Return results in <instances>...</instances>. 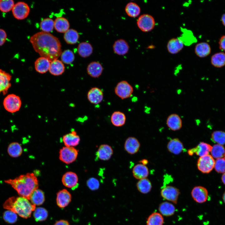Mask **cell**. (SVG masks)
Returning a JSON list of instances; mask_svg holds the SVG:
<instances>
[{
	"label": "cell",
	"instance_id": "14",
	"mask_svg": "<svg viewBox=\"0 0 225 225\" xmlns=\"http://www.w3.org/2000/svg\"><path fill=\"white\" fill-rule=\"evenodd\" d=\"M12 76L9 73L0 69V94L5 95L11 86Z\"/></svg>",
	"mask_w": 225,
	"mask_h": 225
},
{
	"label": "cell",
	"instance_id": "20",
	"mask_svg": "<svg viewBox=\"0 0 225 225\" xmlns=\"http://www.w3.org/2000/svg\"><path fill=\"white\" fill-rule=\"evenodd\" d=\"M140 146V143L137 138L133 137H129L126 139L124 147L128 153L133 154L138 151Z\"/></svg>",
	"mask_w": 225,
	"mask_h": 225
},
{
	"label": "cell",
	"instance_id": "25",
	"mask_svg": "<svg viewBox=\"0 0 225 225\" xmlns=\"http://www.w3.org/2000/svg\"><path fill=\"white\" fill-rule=\"evenodd\" d=\"M113 48L115 53L118 55H123L128 53L129 50V46L125 40L119 39L114 42Z\"/></svg>",
	"mask_w": 225,
	"mask_h": 225
},
{
	"label": "cell",
	"instance_id": "34",
	"mask_svg": "<svg viewBox=\"0 0 225 225\" xmlns=\"http://www.w3.org/2000/svg\"><path fill=\"white\" fill-rule=\"evenodd\" d=\"M212 64L216 68H221L225 65V53L219 52L213 54L211 57Z\"/></svg>",
	"mask_w": 225,
	"mask_h": 225
},
{
	"label": "cell",
	"instance_id": "21",
	"mask_svg": "<svg viewBox=\"0 0 225 225\" xmlns=\"http://www.w3.org/2000/svg\"><path fill=\"white\" fill-rule=\"evenodd\" d=\"M51 62L48 58L40 57L36 59L34 63L35 70L38 72L43 74L49 71Z\"/></svg>",
	"mask_w": 225,
	"mask_h": 225
},
{
	"label": "cell",
	"instance_id": "37",
	"mask_svg": "<svg viewBox=\"0 0 225 225\" xmlns=\"http://www.w3.org/2000/svg\"><path fill=\"white\" fill-rule=\"evenodd\" d=\"M138 190L143 194L149 192L152 188V185L149 180L145 178L139 180L137 184Z\"/></svg>",
	"mask_w": 225,
	"mask_h": 225
},
{
	"label": "cell",
	"instance_id": "43",
	"mask_svg": "<svg viewBox=\"0 0 225 225\" xmlns=\"http://www.w3.org/2000/svg\"><path fill=\"white\" fill-rule=\"evenodd\" d=\"M212 141L221 145L225 144V132L221 131L213 132L211 135Z\"/></svg>",
	"mask_w": 225,
	"mask_h": 225
},
{
	"label": "cell",
	"instance_id": "39",
	"mask_svg": "<svg viewBox=\"0 0 225 225\" xmlns=\"http://www.w3.org/2000/svg\"><path fill=\"white\" fill-rule=\"evenodd\" d=\"M164 219L162 214L159 213L154 212L148 217L147 225H162Z\"/></svg>",
	"mask_w": 225,
	"mask_h": 225
},
{
	"label": "cell",
	"instance_id": "40",
	"mask_svg": "<svg viewBox=\"0 0 225 225\" xmlns=\"http://www.w3.org/2000/svg\"><path fill=\"white\" fill-rule=\"evenodd\" d=\"M210 152L212 157L217 159L225 156V149L222 145L216 144L212 147Z\"/></svg>",
	"mask_w": 225,
	"mask_h": 225
},
{
	"label": "cell",
	"instance_id": "46",
	"mask_svg": "<svg viewBox=\"0 0 225 225\" xmlns=\"http://www.w3.org/2000/svg\"><path fill=\"white\" fill-rule=\"evenodd\" d=\"M3 218L6 222L10 224L15 223L18 219L17 214L9 210L6 211L4 212Z\"/></svg>",
	"mask_w": 225,
	"mask_h": 225
},
{
	"label": "cell",
	"instance_id": "26",
	"mask_svg": "<svg viewBox=\"0 0 225 225\" xmlns=\"http://www.w3.org/2000/svg\"><path fill=\"white\" fill-rule=\"evenodd\" d=\"M132 173L134 177L138 179L146 178L149 174L148 167L142 164L136 165L132 169Z\"/></svg>",
	"mask_w": 225,
	"mask_h": 225
},
{
	"label": "cell",
	"instance_id": "31",
	"mask_svg": "<svg viewBox=\"0 0 225 225\" xmlns=\"http://www.w3.org/2000/svg\"><path fill=\"white\" fill-rule=\"evenodd\" d=\"M29 200L35 206L42 204L45 201L43 192L41 190L37 189L34 190L31 195Z\"/></svg>",
	"mask_w": 225,
	"mask_h": 225
},
{
	"label": "cell",
	"instance_id": "12",
	"mask_svg": "<svg viewBox=\"0 0 225 225\" xmlns=\"http://www.w3.org/2000/svg\"><path fill=\"white\" fill-rule=\"evenodd\" d=\"M212 147L206 143L201 142L195 147L189 149L188 151L189 155L192 156L194 153L200 157L208 155L211 152Z\"/></svg>",
	"mask_w": 225,
	"mask_h": 225
},
{
	"label": "cell",
	"instance_id": "9",
	"mask_svg": "<svg viewBox=\"0 0 225 225\" xmlns=\"http://www.w3.org/2000/svg\"><path fill=\"white\" fill-rule=\"evenodd\" d=\"M30 8L28 5L23 2H19L14 4L12 10L14 17L18 20H22L28 16Z\"/></svg>",
	"mask_w": 225,
	"mask_h": 225
},
{
	"label": "cell",
	"instance_id": "4",
	"mask_svg": "<svg viewBox=\"0 0 225 225\" xmlns=\"http://www.w3.org/2000/svg\"><path fill=\"white\" fill-rule=\"evenodd\" d=\"M21 104L22 102L20 97L13 94L7 95L3 101L4 108L11 113L19 111Z\"/></svg>",
	"mask_w": 225,
	"mask_h": 225
},
{
	"label": "cell",
	"instance_id": "48",
	"mask_svg": "<svg viewBox=\"0 0 225 225\" xmlns=\"http://www.w3.org/2000/svg\"><path fill=\"white\" fill-rule=\"evenodd\" d=\"M88 187L92 190H96L99 188L100 184L97 178L92 177L88 179L87 182Z\"/></svg>",
	"mask_w": 225,
	"mask_h": 225
},
{
	"label": "cell",
	"instance_id": "17",
	"mask_svg": "<svg viewBox=\"0 0 225 225\" xmlns=\"http://www.w3.org/2000/svg\"><path fill=\"white\" fill-rule=\"evenodd\" d=\"M168 127L172 130L177 131L180 129L182 126V120L179 116L176 113H172L168 117L166 120Z\"/></svg>",
	"mask_w": 225,
	"mask_h": 225
},
{
	"label": "cell",
	"instance_id": "33",
	"mask_svg": "<svg viewBox=\"0 0 225 225\" xmlns=\"http://www.w3.org/2000/svg\"><path fill=\"white\" fill-rule=\"evenodd\" d=\"M159 210L161 214L165 216H170L173 215L175 211L174 206L171 203L164 202L159 206Z\"/></svg>",
	"mask_w": 225,
	"mask_h": 225
},
{
	"label": "cell",
	"instance_id": "44",
	"mask_svg": "<svg viewBox=\"0 0 225 225\" xmlns=\"http://www.w3.org/2000/svg\"><path fill=\"white\" fill-rule=\"evenodd\" d=\"M61 61L66 64H70L74 60L75 56L73 52L70 50H66L62 52L61 55Z\"/></svg>",
	"mask_w": 225,
	"mask_h": 225
},
{
	"label": "cell",
	"instance_id": "27",
	"mask_svg": "<svg viewBox=\"0 0 225 225\" xmlns=\"http://www.w3.org/2000/svg\"><path fill=\"white\" fill-rule=\"evenodd\" d=\"M196 55L200 58H204L208 56L211 53V48L209 45L206 42L198 43L195 48Z\"/></svg>",
	"mask_w": 225,
	"mask_h": 225
},
{
	"label": "cell",
	"instance_id": "47",
	"mask_svg": "<svg viewBox=\"0 0 225 225\" xmlns=\"http://www.w3.org/2000/svg\"><path fill=\"white\" fill-rule=\"evenodd\" d=\"M214 168L218 172H225V158H221L216 159L215 162Z\"/></svg>",
	"mask_w": 225,
	"mask_h": 225
},
{
	"label": "cell",
	"instance_id": "16",
	"mask_svg": "<svg viewBox=\"0 0 225 225\" xmlns=\"http://www.w3.org/2000/svg\"><path fill=\"white\" fill-rule=\"evenodd\" d=\"M113 153L112 147L108 144H103L99 147L96 153V158L102 160H109Z\"/></svg>",
	"mask_w": 225,
	"mask_h": 225
},
{
	"label": "cell",
	"instance_id": "42",
	"mask_svg": "<svg viewBox=\"0 0 225 225\" xmlns=\"http://www.w3.org/2000/svg\"><path fill=\"white\" fill-rule=\"evenodd\" d=\"M33 216L36 221H43L47 218L48 216V212L44 208H37L34 210Z\"/></svg>",
	"mask_w": 225,
	"mask_h": 225
},
{
	"label": "cell",
	"instance_id": "50",
	"mask_svg": "<svg viewBox=\"0 0 225 225\" xmlns=\"http://www.w3.org/2000/svg\"><path fill=\"white\" fill-rule=\"evenodd\" d=\"M219 48L225 51V35L222 36L219 42Z\"/></svg>",
	"mask_w": 225,
	"mask_h": 225
},
{
	"label": "cell",
	"instance_id": "15",
	"mask_svg": "<svg viewBox=\"0 0 225 225\" xmlns=\"http://www.w3.org/2000/svg\"><path fill=\"white\" fill-rule=\"evenodd\" d=\"M87 98L88 101L91 103L95 104H98L103 99V92L99 88H92L88 92Z\"/></svg>",
	"mask_w": 225,
	"mask_h": 225
},
{
	"label": "cell",
	"instance_id": "11",
	"mask_svg": "<svg viewBox=\"0 0 225 225\" xmlns=\"http://www.w3.org/2000/svg\"><path fill=\"white\" fill-rule=\"evenodd\" d=\"M191 195L196 202L198 203H203L207 200L208 192L205 188L201 186H197L192 189L191 191Z\"/></svg>",
	"mask_w": 225,
	"mask_h": 225
},
{
	"label": "cell",
	"instance_id": "1",
	"mask_svg": "<svg viewBox=\"0 0 225 225\" xmlns=\"http://www.w3.org/2000/svg\"><path fill=\"white\" fill-rule=\"evenodd\" d=\"M30 41L41 57L46 58L51 62L57 59L62 54L60 41L49 32H37L30 37Z\"/></svg>",
	"mask_w": 225,
	"mask_h": 225
},
{
	"label": "cell",
	"instance_id": "7",
	"mask_svg": "<svg viewBox=\"0 0 225 225\" xmlns=\"http://www.w3.org/2000/svg\"><path fill=\"white\" fill-rule=\"evenodd\" d=\"M137 24L142 31L147 32L151 31L154 28L155 21L152 16L148 14H143L138 18Z\"/></svg>",
	"mask_w": 225,
	"mask_h": 225
},
{
	"label": "cell",
	"instance_id": "23",
	"mask_svg": "<svg viewBox=\"0 0 225 225\" xmlns=\"http://www.w3.org/2000/svg\"><path fill=\"white\" fill-rule=\"evenodd\" d=\"M103 71V68L99 62L96 61L90 63L87 68L88 74L91 77L98 78L102 74Z\"/></svg>",
	"mask_w": 225,
	"mask_h": 225
},
{
	"label": "cell",
	"instance_id": "35",
	"mask_svg": "<svg viewBox=\"0 0 225 225\" xmlns=\"http://www.w3.org/2000/svg\"><path fill=\"white\" fill-rule=\"evenodd\" d=\"M79 35L77 31L72 29H69L64 35V38L68 44H73L76 43L79 38Z\"/></svg>",
	"mask_w": 225,
	"mask_h": 225
},
{
	"label": "cell",
	"instance_id": "51",
	"mask_svg": "<svg viewBox=\"0 0 225 225\" xmlns=\"http://www.w3.org/2000/svg\"><path fill=\"white\" fill-rule=\"evenodd\" d=\"M54 225H69V224L67 221L60 220L57 222Z\"/></svg>",
	"mask_w": 225,
	"mask_h": 225
},
{
	"label": "cell",
	"instance_id": "52",
	"mask_svg": "<svg viewBox=\"0 0 225 225\" xmlns=\"http://www.w3.org/2000/svg\"><path fill=\"white\" fill-rule=\"evenodd\" d=\"M221 20L223 25L225 26V13L222 15Z\"/></svg>",
	"mask_w": 225,
	"mask_h": 225
},
{
	"label": "cell",
	"instance_id": "6",
	"mask_svg": "<svg viewBox=\"0 0 225 225\" xmlns=\"http://www.w3.org/2000/svg\"><path fill=\"white\" fill-rule=\"evenodd\" d=\"M116 94L122 99L130 97L132 94L133 89L132 86L127 81L119 82L115 88Z\"/></svg>",
	"mask_w": 225,
	"mask_h": 225
},
{
	"label": "cell",
	"instance_id": "32",
	"mask_svg": "<svg viewBox=\"0 0 225 225\" xmlns=\"http://www.w3.org/2000/svg\"><path fill=\"white\" fill-rule=\"evenodd\" d=\"M78 51L80 56L86 58L92 54L93 48L90 43L87 42H82L78 45Z\"/></svg>",
	"mask_w": 225,
	"mask_h": 225
},
{
	"label": "cell",
	"instance_id": "24",
	"mask_svg": "<svg viewBox=\"0 0 225 225\" xmlns=\"http://www.w3.org/2000/svg\"><path fill=\"white\" fill-rule=\"evenodd\" d=\"M168 151L171 153L178 155L184 149L182 142L178 138H174L170 140L167 144Z\"/></svg>",
	"mask_w": 225,
	"mask_h": 225
},
{
	"label": "cell",
	"instance_id": "2",
	"mask_svg": "<svg viewBox=\"0 0 225 225\" xmlns=\"http://www.w3.org/2000/svg\"><path fill=\"white\" fill-rule=\"evenodd\" d=\"M15 189L21 197L29 200L32 192L38 186L37 178L32 173L22 175L14 179L5 181Z\"/></svg>",
	"mask_w": 225,
	"mask_h": 225
},
{
	"label": "cell",
	"instance_id": "45",
	"mask_svg": "<svg viewBox=\"0 0 225 225\" xmlns=\"http://www.w3.org/2000/svg\"><path fill=\"white\" fill-rule=\"evenodd\" d=\"M12 0H0V10L3 12H7L12 10L14 5Z\"/></svg>",
	"mask_w": 225,
	"mask_h": 225
},
{
	"label": "cell",
	"instance_id": "28",
	"mask_svg": "<svg viewBox=\"0 0 225 225\" xmlns=\"http://www.w3.org/2000/svg\"><path fill=\"white\" fill-rule=\"evenodd\" d=\"M65 67L63 63L59 60H55L51 62L49 71L54 76H59L64 72Z\"/></svg>",
	"mask_w": 225,
	"mask_h": 225
},
{
	"label": "cell",
	"instance_id": "49",
	"mask_svg": "<svg viewBox=\"0 0 225 225\" xmlns=\"http://www.w3.org/2000/svg\"><path fill=\"white\" fill-rule=\"evenodd\" d=\"M7 38V34L6 32L3 29L0 28V46L5 43Z\"/></svg>",
	"mask_w": 225,
	"mask_h": 225
},
{
	"label": "cell",
	"instance_id": "18",
	"mask_svg": "<svg viewBox=\"0 0 225 225\" xmlns=\"http://www.w3.org/2000/svg\"><path fill=\"white\" fill-rule=\"evenodd\" d=\"M184 43L179 38H173L168 42L167 48L168 52L172 54H175L180 52L183 48Z\"/></svg>",
	"mask_w": 225,
	"mask_h": 225
},
{
	"label": "cell",
	"instance_id": "41",
	"mask_svg": "<svg viewBox=\"0 0 225 225\" xmlns=\"http://www.w3.org/2000/svg\"><path fill=\"white\" fill-rule=\"evenodd\" d=\"M40 27L42 32H51L53 30L54 27V21L50 18L43 19L40 23Z\"/></svg>",
	"mask_w": 225,
	"mask_h": 225
},
{
	"label": "cell",
	"instance_id": "22",
	"mask_svg": "<svg viewBox=\"0 0 225 225\" xmlns=\"http://www.w3.org/2000/svg\"><path fill=\"white\" fill-rule=\"evenodd\" d=\"M62 141L65 146L73 147L78 144L80 138L76 131L73 130L63 136Z\"/></svg>",
	"mask_w": 225,
	"mask_h": 225
},
{
	"label": "cell",
	"instance_id": "19",
	"mask_svg": "<svg viewBox=\"0 0 225 225\" xmlns=\"http://www.w3.org/2000/svg\"><path fill=\"white\" fill-rule=\"evenodd\" d=\"M71 200V195L66 189L59 191L57 194V203L61 208H64L67 206L70 202Z\"/></svg>",
	"mask_w": 225,
	"mask_h": 225
},
{
	"label": "cell",
	"instance_id": "13",
	"mask_svg": "<svg viewBox=\"0 0 225 225\" xmlns=\"http://www.w3.org/2000/svg\"><path fill=\"white\" fill-rule=\"evenodd\" d=\"M62 182L65 186L75 189L78 186V178L75 173L72 172H68L65 173L62 178Z\"/></svg>",
	"mask_w": 225,
	"mask_h": 225
},
{
	"label": "cell",
	"instance_id": "55",
	"mask_svg": "<svg viewBox=\"0 0 225 225\" xmlns=\"http://www.w3.org/2000/svg\"></svg>",
	"mask_w": 225,
	"mask_h": 225
},
{
	"label": "cell",
	"instance_id": "10",
	"mask_svg": "<svg viewBox=\"0 0 225 225\" xmlns=\"http://www.w3.org/2000/svg\"><path fill=\"white\" fill-rule=\"evenodd\" d=\"M180 193L178 189L171 186H165L161 191V195L163 198L175 204L177 202Z\"/></svg>",
	"mask_w": 225,
	"mask_h": 225
},
{
	"label": "cell",
	"instance_id": "38",
	"mask_svg": "<svg viewBox=\"0 0 225 225\" xmlns=\"http://www.w3.org/2000/svg\"><path fill=\"white\" fill-rule=\"evenodd\" d=\"M22 147L18 142H12L8 146V153L9 155L12 157H19L22 154Z\"/></svg>",
	"mask_w": 225,
	"mask_h": 225
},
{
	"label": "cell",
	"instance_id": "53",
	"mask_svg": "<svg viewBox=\"0 0 225 225\" xmlns=\"http://www.w3.org/2000/svg\"><path fill=\"white\" fill-rule=\"evenodd\" d=\"M221 179L222 182L225 185V172L222 175Z\"/></svg>",
	"mask_w": 225,
	"mask_h": 225
},
{
	"label": "cell",
	"instance_id": "8",
	"mask_svg": "<svg viewBox=\"0 0 225 225\" xmlns=\"http://www.w3.org/2000/svg\"><path fill=\"white\" fill-rule=\"evenodd\" d=\"M215 162L214 160L211 155L200 157L197 162V167L201 172L208 173L214 168Z\"/></svg>",
	"mask_w": 225,
	"mask_h": 225
},
{
	"label": "cell",
	"instance_id": "29",
	"mask_svg": "<svg viewBox=\"0 0 225 225\" xmlns=\"http://www.w3.org/2000/svg\"><path fill=\"white\" fill-rule=\"evenodd\" d=\"M70 25L68 20L62 17H58L54 21V27L58 32L65 33L69 28Z\"/></svg>",
	"mask_w": 225,
	"mask_h": 225
},
{
	"label": "cell",
	"instance_id": "30",
	"mask_svg": "<svg viewBox=\"0 0 225 225\" xmlns=\"http://www.w3.org/2000/svg\"><path fill=\"white\" fill-rule=\"evenodd\" d=\"M126 120L125 115L120 111H115L111 116V122L116 127H119L123 126L125 123Z\"/></svg>",
	"mask_w": 225,
	"mask_h": 225
},
{
	"label": "cell",
	"instance_id": "36",
	"mask_svg": "<svg viewBox=\"0 0 225 225\" xmlns=\"http://www.w3.org/2000/svg\"><path fill=\"white\" fill-rule=\"evenodd\" d=\"M125 11L129 16L135 18L139 15L141 9L139 6L136 3L133 2H129L126 6Z\"/></svg>",
	"mask_w": 225,
	"mask_h": 225
},
{
	"label": "cell",
	"instance_id": "3",
	"mask_svg": "<svg viewBox=\"0 0 225 225\" xmlns=\"http://www.w3.org/2000/svg\"><path fill=\"white\" fill-rule=\"evenodd\" d=\"M3 207L4 208L12 211L25 218L30 217L36 208L35 206L28 199L21 196L9 198L3 203Z\"/></svg>",
	"mask_w": 225,
	"mask_h": 225
},
{
	"label": "cell",
	"instance_id": "54",
	"mask_svg": "<svg viewBox=\"0 0 225 225\" xmlns=\"http://www.w3.org/2000/svg\"><path fill=\"white\" fill-rule=\"evenodd\" d=\"M223 201L225 204V192H224L223 194L222 197Z\"/></svg>",
	"mask_w": 225,
	"mask_h": 225
},
{
	"label": "cell",
	"instance_id": "5",
	"mask_svg": "<svg viewBox=\"0 0 225 225\" xmlns=\"http://www.w3.org/2000/svg\"><path fill=\"white\" fill-rule=\"evenodd\" d=\"M59 154L60 160L68 164L72 163L76 159L78 150L73 147L65 146L60 149Z\"/></svg>",
	"mask_w": 225,
	"mask_h": 225
}]
</instances>
